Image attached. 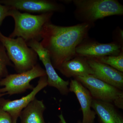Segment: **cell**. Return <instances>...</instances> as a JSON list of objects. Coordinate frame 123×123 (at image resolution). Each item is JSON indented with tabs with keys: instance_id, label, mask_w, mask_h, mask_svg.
Segmentation results:
<instances>
[{
	"instance_id": "cell-8",
	"label": "cell",
	"mask_w": 123,
	"mask_h": 123,
	"mask_svg": "<svg viewBox=\"0 0 123 123\" xmlns=\"http://www.w3.org/2000/svg\"><path fill=\"white\" fill-rule=\"evenodd\" d=\"M0 3L27 13L62 12L65 10L63 5L51 0H0Z\"/></svg>"
},
{
	"instance_id": "cell-5",
	"label": "cell",
	"mask_w": 123,
	"mask_h": 123,
	"mask_svg": "<svg viewBox=\"0 0 123 123\" xmlns=\"http://www.w3.org/2000/svg\"><path fill=\"white\" fill-rule=\"evenodd\" d=\"M45 70L37 63L31 70L24 72L9 74L0 80V98L5 95L23 93L34 87L30 84L33 79L46 76Z\"/></svg>"
},
{
	"instance_id": "cell-7",
	"label": "cell",
	"mask_w": 123,
	"mask_h": 123,
	"mask_svg": "<svg viewBox=\"0 0 123 123\" xmlns=\"http://www.w3.org/2000/svg\"><path fill=\"white\" fill-rule=\"evenodd\" d=\"M27 43L35 51L44 65L47 78L48 86L55 88L62 95H68L70 92L68 87L69 81L64 80L57 74L52 64L48 52L43 47L40 42L31 40Z\"/></svg>"
},
{
	"instance_id": "cell-13",
	"label": "cell",
	"mask_w": 123,
	"mask_h": 123,
	"mask_svg": "<svg viewBox=\"0 0 123 123\" xmlns=\"http://www.w3.org/2000/svg\"><path fill=\"white\" fill-rule=\"evenodd\" d=\"M57 69L66 77H84L93 75L87 58L76 55L72 59L63 62Z\"/></svg>"
},
{
	"instance_id": "cell-1",
	"label": "cell",
	"mask_w": 123,
	"mask_h": 123,
	"mask_svg": "<svg viewBox=\"0 0 123 123\" xmlns=\"http://www.w3.org/2000/svg\"><path fill=\"white\" fill-rule=\"evenodd\" d=\"M94 25L81 23L62 26L51 21L46 23L41 33L42 46L47 51L54 68L76 56V48L88 37V33Z\"/></svg>"
},
{
	"instance_id": "cell-23",
	"label": "cell",
	"mask_w": 123,
	"mask_h": 123,
	"mask_svg": "<svg viewBox=\"0 0 123 123\" xmlns=\"http://www.w3.org/2000/svg\"><path fill=\"white\" fill-rule=\"evenodd\" d=\"M2 77L0 75V80H1V79H2Z\"/></svg>"
},
{
	"instance_id": "cell-19",
	"label": "cell",
	"mask_w": 123,
	"mask_h": 123,
	"mask_svg": "<svg viewBox=\"0 0 123 123\" xmlns=\"http://www.w3.org/2000/svg\"><path fill=\"white\" fill-rule=\"evenodd\" d=\"M10 8L0 3V26L2 24L5 18L8 17V12Z\"/></svg>"
},
{
	"instance_id": "cell-18",
	"label": "cell",
	"mask_w": 123,
	"mask_h": 123,
	"mask_svg": "<svg viewBox=\"0 0 123 123\" xmlns=\"http://www.w3.org/2000/svg\"><path fill=\"white\" fill-rule=\"evenodd\" d=\"M113 34V37L114 39V42L118 43L123 46V31L122 29L118 27L115 30Z\"/></svg>"
},
{
	"instance_id": "cell-10",
	"label": "cell",
	"mask_w": 123,
	"mask_h": 123,
	"mask_svg": "<svg viewBox=\"0 0 123 123\" xmlns=\"http://www.w3.org/2000/svg\"><path fill=\"white\" fill-rule=\"evenodd\" d=\"M123 46L116 42L101 43L88 37L77 47L76 55L86 58H97L108 55H117L123 52Z\"/></svg>"
},
{
	"instance_id": "cell-12",
	"label": "cell",
	"mask_w": 123,
	"mask_h": 123,
	"mask_svg": "<svg viewBox=\"0 0 123 123\" xmlns=\"http://www.w3.org/2000/svg\"><path fill=\"white\" fill-rule=\"evenodd\" d=\"M93 76L120 90L123 89V73L95 60L87 58Z\"/></svg>"
},
{
	"instance_id": "cell-6",
	"label": "cell",
	"mask_w": 123,
	"mask_h": 123,
	"mask_svg": "<svg viewBox=\"0 0 123 123\" xmlns=\"http://www.w3.org/2000/svg\"><path fill=\"white\" fill-rule=\"evenodd\" d=\"M74 78L89 91L93 99L114 103L117 107L123 110V91L91 75Z\"/></svg>"
},
{
	"instance_id": "cell-16",
	"label": "cell",
	"mask_w": 123,
	"mask_h": 123,
	"mask_svg": "<svg viewBox=\"0 0 123 123\" xmlns=\"http://www.w3.org/2000/svg\"><path fill=\"white\" fill-rule=\"evenodd\" d=\"M92 59L123 73V52L117 55L106 56Z\"/></svg>"
},
{
	"instance_id": "cell-2",
	"label": "cell",
	"mask_w": 123,
	"mask_h": 123,
	"mask_svg": "<svg viewBox=\"0 0 123 123\" xmlns=\"http://www.w3.org/2000/svg\"><path fill=\"white\" fill-rule=\"evenodd\" d=\"M75 18L81 23L94 25L97 20L123 15V6L117 0H73Z\"/></svg>"
},
{
	"instance_id": "cell-14",
	"label": "cell",
	"mask_w": 123,
	"mask_h": 123,
	"mask_svg": "<svg viewBox=\"0 0 123 123\" xmlns=\"http://www.w3.org/2000/svg\"><path fill=\"white\" fill-rule=\"evenodd\" d=\"M46 109L43 101L36 98L21 112L20 123H46L43 117Z\"/></svg>"
},
{
	"instance_id": "cell-20",
	"label": "cell",
	"mask_w": 123,
	"mask_h": 123,
	"mask_svg": "<svg viewBox=\"0 0 123 123\" xmlns=\"http://www.w3.org/2000/svg\"><path fill=\"white\" fill-rule=\"evenodd\" d=\"M0 123H13L9 115L0 109Z\"/></svg>"
},
{
	"instance_id": "cell-4",
	"label": "cell",
	"mask_w": 123,
	"mask_h": 123,
	"mask_svg": "<svg viewBox=\"0 0 123 123\" xmlns=\"http://www.w3.org/2000/svg\"><path fill=\"white\" fill-rule=\"evenodd\" d=\"M0 42L3 44L17 73L31 69L37 63L38 55L22 38L7 37L0 31Z\"/></svg>"
},
{
	"instance_id": "cell-21",
	"label": "cell",
	"mask_w": 123,
	"mask_h": 123,
	"mask_svg": "<svg viewBox=\"0 0 123 123\" xmlns=\"http://www.w3.org/2000/svg\"><path fill=\"white\" fill-rule=\"evenodd\" d=\"M116 123H123V118L121 115L117 113L116 116Z\"/></svg>"
},
{
	"instance_id": "cell-9",
	"label": "cell",
	"mask_w": 123,
	"mask_h": 123,
	"mask_svg": "<svg viewBox=\"0 0 123 123\" xmlns=\"http://www.w3.org/2000/svg\"><path fill=\"white\" fill-rule=\"evenodd\" d=\"M47 86V76L40 77L37 85L31 92L20 99L11 100L0 98V109L9 115L13 123H17L22 110L36 98L39 92Z\"/></svg>"
},
{
	"instance_id": "cell-15",
	"label": "cell",
	"mask_w": 123,
	"mask_h": 123,
	"mask_svg": "<svg viewBox=\"0 0 123 123\" xmlns=\"http://www.w3.org/2000/svg\"><path fill=\"white\" fill-rule=\"evenodd\" d=\"M91 107L98 116L100 123H116L117 112L112 103L93 99Z\"/></svg>"
},
{
	"instance_id": "cell-3",
	"label": "cell",
	"mask_w": 123,
	"mask_h": 123,
	"mask_svg": "<svg viewBox=\"0 0 123 123\" xmlns=\"http://www.w3.org/2000/svg\"><path fill=\"white\" fill-rule=\"evenodd\" d=\"M8 16L12 17L15 25L12 32L9 37H21L27 43L31 40H41V33L44 24L51 21L53 13L33 15L21 12L10 7Z\"/></svg>"
},
{
	"instance_id": "cell-17",
	"label": "cell",
	"mask_w": 123,
	"mask_h": 123,
	"mask_svg": "<svg viewBox=\"0 0 123 123\" xmlns=\"http://www.w3.org/2000/svg\"><path fill=\"white\" fill-rule=\"evenodd\" d=\"M13 67L8 57L4 46L0 42V75L2 78L9 74L7 67Z\"/></svg>"
},
{
	"instance_id": "cell-22",
	"label": "cell",
	"mask_w": 123,
	"mask_h": 123,
	"mask_svg": "<svg viewBox=\"0 0 123 123\" xmlns=\"http://www.w3.org/2000/svg\"><path fill=\"white\" fill-rule=\"evenodd\" d=\"M59 118L60 120L59 121V123H66V120L64 118L62 112H61L60 114L59 115ZM78 123H82V122H79Z\"/></svg>"
},
{
	"instance_id": "cell-11",
	"label": "cell",
	"mask_w": 123,
	"mask_h": 123,
	"mask_svg": "<svg viewBox=\"0 0 123 123\" xmlns=\"http://www.w3.org/2000/svg\"><path fill=\"white\" fill-rule=\"evenodd\" d=\"M69 91L76 96L83 115L82 123H94L96 114L92 110L93 98L89 91L76 79H71L69 84Z\"/></svg>"
}]
</instances>
